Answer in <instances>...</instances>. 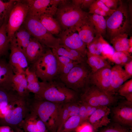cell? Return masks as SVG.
I'll use <instances>...</instances> for the list:
<instances>
[{
	"label": "cell",
	"instance_id": "6da1fadb",
	"mask_svg": "<svg viewBox=\"0 0 132 132\" xmlns=\"http://www.w3.org/2000/svg\"><path fill=\"white\" fill-rule=\"evenodd\" d=\"M40 88L34 99L65 104L77 101L79 94L67 87L58 78L49 82H40Z\"/></svg>",
	"mask_w": 132,
	"mask_h": 132
},
{
	"label": "cell",
	"instance_id": "7a4b0ae2",
	"mask_svg": "<svg viewBox=\"0 0 132 132\" xmlns=\"http://www.w3.org/2000/svg\"><path fill=\"white\" fill-rule=\"evenodd\" d=\"M62 104L34 99L30 107L44 123L49 132H56Z\"/></svg>",
	"mask_w": 132,
	"mask_h": 132
},
{
	"label": "cell",
	"instance_id": "3957f363",
	"mask_svg": "<svg viewBox=\"0 0 132 132\" xmlns=\"http://www.w3.org/2000/svg\"><path fill=\"white\" fill-rule=\"evenodd\" d=\"M91 73L87 62L79 63L66 76L59 79L67 87L80 95L90 85Z\"/></svg>",
	"mask_w": 132,
	"mask_h": 132
},
{
	"label": "cell",
	"instance_id": "277c9868",
	"mask_svg": "<svg viewBox=\"0 0 132 132\" xmlns=\"http://www.w3.org/2000/svg\"><path fill=\"white\" fill-rule=\"evenodd\" d=\"M119 2L117 9L106 20L107 32L110 40L118 35L127 33L131 22L127 5L121 0Z\"/></svg>",
	"mask_w": 132,
	"mask_h": 132
},
{
	"label": "cell",
	"instance_id": "5b68a950",
	"mask_svg": "<svg viewBox=\"0 0 132 132\" xmlns=\"http://www.w3.org/2000/svg\"><path fill=\"white\" fill-rule=\"evenodd\" d=\"M31 65L30 69L42 81L49 82L58 78L57 61L50 48H48L43 55Z\"/></svg>",
	"mask_w": 132,
	"mask_h": 132
},
{
	"label": "cell",
	"instance_id": "8992f818",
	"mask_svg": "<svg viewBox=\"0 0 132 132\" xmlns=\"http://www.w3.org/2000/svg\"><path fill=\"white\" fill-rule=\"evenodd\" d=\"M89 14L67 0H61L55 14L56 20L64 30L74 26Z\"/></svg>",
	"mask_w": 132,
	"mask_h": 132
},
{
	"label": "cell",
	"instance_id": "52a82bcc",
	"mask_svg": "<svg viewBox=\"0 0 132 132\" xmlns=\"http://www.w3.org/2000/svg\"><path fill=\"white\" fill-rule=\"evenodd\" d=\"M22 26L32 36L46 47L55 49L59 45V38L49 32L37 18L27 15Z\"/></svg>",
	"mask_w": 132,
	"mask_h": 132
},
{
	"label": "cell",
	"instance_id": "ba28073f",
	"mask_svg": "<svg viewBox=\"0 0 132 132\" xmlns=\"http://www.w3.org/2000/svg\"><path fill=\"white\" fill-rule=\"evenodd\" d=\"M27 99L16 94L8 104V110L4 118L7 123L15 127V128H19L21 123L30 111V105Z\"/></svg>",
	"mask_w": 132,
	"mask_h": 132
},
{
	"label": "cell",
	"instance_id": "9c48e42d",
	"mask_svg": "<svg viewBox=\"0 0 132 132\" xmlns=\"http://www.w3.org/2000/svg\"><path fill=\"white\" fill-rule=\"evenodd\" d=\"M79 98L88 104L96 107H110L119 101L115 95L104 91L92 84L79 95Z\"/></svg>",
	"mask_w": 132,
	"mask_h": 132
},
{
	"label": "cell",
	"instance_id": "30bf717a",
	"mask_svg": "<svg viewBox=\"0 0 132 132\" xmlns=\"http://www.w3.org/2000/svg\"><path fill=\"white\" fill-rule=\"evenodd\" d=\"M28 10L26 0H15L9 13L7 24V36L10 42L15 32L23 24Z\"/></svg>",
	"mask_w": 132,
	"mask_h": 132
},
{
	"label": "cell",
	"instance_id": "8fae6325",
	"mask_svg": "<svg viewBox=\"0 0 132 132\" xmlns=\"http://www.w3.org/2000/svg\"><path fill=\"white\" fill-rule=\"evenodd\" d=\"M110 109L112 122L132 128V103L126 99L119 101Z\"/></svg>",
	"mask_w": 132,
	"mask_h": 132
},
{
	"label": "cell",
	"instance_id": "7c38bea8",
	"mask_svg": "<svg viewBox=\"0 0 132 132\" xmlns=\"http://www.w3.org/2000/svg\"><path fill=\"white\" fill-rule=\"evenodd\" d=\"M28 6L27 15L39 18L42 15H55L60 0H26Z\"/></svg>",
	"mask_w": 132,
	"mask_h": 132
},
{
	"label": "cell",
	"instance_id": "4fadbf2b",
	"mask_svg": "<svg viewBox=\"0 0 132 132\" xmlns=\"http://www.w3.org/2000/svg\"><path fill=\"white\" fill-rule=\"evenodd\" d=\"M60 44L86 56L87 45L80 37L75 26L61 31L59 34Z\"/></svg>",
	"mask_w": 132,
	"mask_h": 132
},
{
	"label": "cell",
	"instance_id": "5bb4252c",
	"mask_svg": "<svg viewBox=\"0 0 132 132\" xmlns=\"http://www.w3.org/2000/svg\"><path fill=\"white\" fill-rule=\"evenodd\" d=\"M10 53L8 62L14 74L25 73L29 67L26 55L23 51L13 40L10 42Z\"/></svg>",
	"mask_w": 132,
	"mask_h": 132
},
{
	"label": "cell",
	"instance_id": "9a60e30c",
	"mask_svg": "<svg viewBox=\"0 0 132 132\" xmlns=\"http://www.w3.org/2000/svg\"><path fill=\"white\" fill-rule=\"evenodd\" d=\"M19 128L25 132H49L36 114L30 109Z\"/></svg>",
	"mask_w": 132,
	"mask_h": 132
},
{
	"label": "cell",
	"instance_id": "2e32d148",
	"mask_svg": "<svg viewBox=\"0 0 132 132\" xmlns=\"http://www.w3.org/2000/svg\"><path fill=\"white\" fill-rule=\"evenodd\" d=\"M110 113V107H100L88 117L87 121L95 132L100 128L107 126L111 122V119L109 117Z\"/></svg>",
	"mask_w": 132,
	"mask_h": 132
},
{
	"label": "cell",
	"instance_id": "e0dca14e",
	"mask_svg": "<svg viewBox=\"0 0 132 132\" xmlns=\"http://www.w3.org/2000/svg\"><path fill=\"white\" fill-rule=\"evenodd\" d=\"M131 77L122 66L116 65L111 68L110 86L108 92L115 95L120 86Z\"/></svg>",
	"mask_w": 132,
	"mask_h": 132
},
{
	"label": "cell",
	"instance_id": "ac0fdd59",
	"mask_svg": "<svg viewBox=\"0 0 132 132\" xmlns=\"http://www.w3.org/2000/svg\"><path fill=\"white\" fill-rule=\"evenodd\" d=\"M111 67H105L91 73L90 84L108 92L110 86Z\"/></svg>",
	"mask_w": 132,
	"mask_h": 132
},
{
	"label": "cell",
	"instance_id": "d6986e66",
	"mask_svg": "<svg viewBox=\"0 0 132 132\" xmlns=\"http://www.w3.org/2000/svg\"><path fill=\"white\" fill-rule=\"evenodd\" d=\"M88 16L75 26L80 37L86 45L92 42L97 35L96 31L88 19Z\"/></svg>",
	"mask_w": 132,
	"mask_h": 132
},
{
	"label": "cell",
	"instance_id": "ffe728a7",
	"mask_svg": "<svg viewBox=\"0 0 132 132\" xmlns=\"http://www.w3.org/2000/svg\"><path fill=\"white\" fill-rule=\"evenodd\" d=\"M48 48L32 36L25 52L29 64H32L42 56Z\"/></svg>",
	"mask_w": 132,
	"mask_h": 132
},
{
	"label": "cell",
	"instance_id": "44dd1931",
	"mask_svg": "<svg viewBox=\"0 0 132 132\" xmlns=\"http://www.w3.org/2000/svg\"><path fill=\"white\" fill-rule=\"evenodd\" d=\"M14 74L8 62L0 58V88L13 90L12 84Z\"/></svg>",
	"mask_w": 132,
	"mask_h": 132
},
{
	"label": "cell",
	"instance_id": "7402d4cb",
	"mask_svg": "<svg viewBox=\"0 0 132 132\" xmlns=\"http://www.w3.org/2000/svg\"><path fill=\"white\" fill-rule=\"evenodd\" d=\"M53 53L58 55L68 58L72 60L79 63L87 62V56L75 50L59 44L56 48L52 49Z\"/></svg>",
	"mask_w": 132,
	"mask_h": 132
},
{
	"label": "cell",
	"instance_id": "603a6c76",
	"mask_svg": "<svg viewBox=\"0 0 132 132\" xmlns=\"http://www.w3.org/2000/svg\"><path fill=\"white\" fill-rule=\"evenodd\" d=\"M27 82L25 73L14 74L12 79V88L20 96L27 98L29 94L27 88Z\"/></svg>",
	"mask_w": 132,
	"mask_h": 132
},
{
	"label": "cell",
	"instance_id": "cb8c5ba5",
	"mask_svg": "<svg viewBox=\"0 0 132 132\" xmlns=\"http://www.w3.org/2000/svg\"><path fill=\"white\" fill-rule=\"evenodd\" d=\"M32 37L29 32L22 25L15 32L11 40L15 43L25 54L26 49Z\"/></svg>",
	"mask_w": 132,
	"mask_h": 132
},
{
	"label": "cell",
	"instance_id": "d4e9b609",
	"mask_svg": "<svg viewBox=\"0 0 132 132\" xmlns=\"http://www.w3.org/2000/svg\"><path fill=\"white\" fill-rule=\"evenodd\" d=\"M87 63L91 70L94 73L103 68L111 67L109 63L102 56L93 55L87 51Z\"/></svg>",
	"mask_w": 132,
	"mask_h": 132
},
{
	"label": "cell",
	"instance_id": "484cf974",
	"mask_svg": "<svg viewBox=\"0 0 132 132\" xmlns=\"http://www.w3.org/2000/svg\"><path fill=\"white\" fill-rule=\"evenodd\" d=\"M40 22L47 31L52 34H59L61 31V27L53 16L44 14L38 18Z\"/></svg>",
	"mask_w": 132,
	"mask_h": 132
},
{
	"label": "cell",
	"instance_id": "4316f807",
	"mask_svg": "<svg viewBox=\"0 0 132 132\" xmlns=\"http://www.w3.org/2000/svg\"><path fill=\"white\" fill-rule=\"evenodd\" d=\"M8 15H4V19L0 27V58L6 55L10 49V42L8 37L7 31V24Z\"/></svg>",
	"mask_w": 132,
	"mask_h": 132
},
{
	"label": "cell",
	"instance_id": "83f0119b",
	"mask_svg": "<svg viewBox=\"0 0 132 132\" xmlns=\"http://www.w3.org/2000/svg\"><path fill=\"white\" fill-rule=\"evenodd\" d=\"M88 18L96 31L97 35H101L103 37L107 32L106 21L104 17L93 14H89Z\"/></svg>",
	"mask_w": 132,
	"mask_h": 132
},
{
	"label": "cell",
	"instance_id": "f1b7e54d",
	"mask_svg": "<svg viewBox=\"0 0 132 132\" xmlns=\"http://www.w3.org/2000/svg\"><path fill=\"white\" fill-rule=\"evenodd\" d=\"M127 33L118 35L110 40V42L115 51L121 52L130 54L127 52L129 47Z\"/></svg>",
	"mask_w": 132,
	"mask_h": 132
},
{
	"label": "cell",
	"instance_id": "f546056e",
	"mask_svg": "<svg viewBox=\"0 0 132 132\" xmlns=\"http://www.w3.org/2000/svg\"><path fill=\"white\" fill-rule=\"evenodd\" d=\"M27 82V88L30 93L34 94L37 93L40 88V82L35 72L30 69L29 67L25 71Z\"/></svg>",
	"mask_w": 132,
	"mask_h": 132
},
{
	"label": "cell",
	"instance_id": "4dcf8cb0",
	"mask_svg": "<svg viewBox=\"0 0 132 132\" xmlns=\"http://www.w3.org/2000/svg\"><path fill=\"white\" fill-rule=\"evenodd\" d=\"M84 121L78 116L69 117L56 132H75L77 128Z\"/></svg>",
	"mask_w": 132,
	"mask_h": 132
},
{
	"label": "cell",
	"instance_id": "1f68e13d",
	"mask_svg": "<svg viewBox=\"0 0 132 132\" xmlns=\"http://www.w3.org/2000/svg\"><path fill=\"white\" fill-rule=\"evenodd\" d=\"M108 59L116 65L122 66L132 59V57L130 54H127L121 52L115 51Z\"/></svg>",
	"mask_w": 132,
	"mask_h": 132
},
{
	"label": "cell",
	"instance_id": "d6a6232c",
	"mask_svg": "<svg viewBox=\"0 0 132 132\" xmlns=\"http://www.w3.org/2000/svg\"><path fill=\"white\" fill-rule=\"evenodd\" d=\"M99 36L97 35L92 42L87 45L88 52L91 55L102 56V45L99 40Z\"/></svg>",
	"mask_w": 132,
	"mask_h": 132
},
{
	"label": "cell",
	"instance_id": "836d02e7",
	"mask_svg": "<svg viewBox=\"0 0 132 132\" xmlns=\"http://www.w3.org/2000/svg\"><path fill=\"white\" fill-rule=\"evenodd\" d=\"M117 92L126 100L132 103V79L123 83L119 88Z\"/></svg>",
	"mask_w": 132,
	"mask_h": 132
},
{
	"label": "cell",
	"instance_id": "e575fe53",
	"mask_svg": "<svg viewBox=\"0 0 132 132\" xmlns=\"http://www.w3.org/2000/svg\"><path fill=\"white\" fill-rule=\"evenodd\" d=\"M97 132H132V128L111 122L107 126Z\"/></svg>",
	"mask_w": 132,
	"mask_h": 132
},
{
	"label": "cell",
	"instance_id": "d590c367",
	"mask_svg": "<svg viewBox=\"0 0 132 132\" xmlns=\"http://www.w3.org/2000/svg\"><path fill=\"white\" fill-rule=\"evenodd\" d=\"M99 40L102 45L101 55L105 59H108L112 56L115 51L112 46L110 45L100 35Z\"/></svg>",
	"mask_w": 132,
	"mask_h": 132
},
{
	"label": "cell",
	"instance_id": "8d00e7d4",
	"mask_svg": "<svg viewBox=\"0 0 132 132\" xmlns=\"http://www.w3.org/2000/svg\"><path fill=\"white\" fill-rule=\"evenodd\" d=\"M67 103L62 104L57 131L61 127L69 118V110Z\"/></svg>",
	"mask_w": 132,
	"mask_h": 132
},
{
	"label": "cell",
	"instance_id": "74e56055",
	"mask_svg": "<svg viewBox=\"0 0 132 132\" xmlns=\"http://www.w3.org/2000/svg\"><path fill=\"white\" fill-rule=\"evenodd\" d=\"M79 63L73 61L58 69V77L60 79L66 76Z\"/></svg>",
	"mask_w": 132,
	"mask_h": 132
},
{
	"label": "cell",
	"instance_id": "f35d334b",
	"mask_svg": "<svg viewBox=\"0 0 132 132\" xmlns=\"http://www.w3.org/2000/svg\"><path fill=\"white\" fill-rule=\"evenodd\" d=\"M75 132H95L93 127L87 121L84 122L76 129Z\"/></svg>",
	"mask_w": 132,
	"mask_h": 132
},
{
	"label": "cell",
	"instance_id": "ab89813d",
	"mask_svg": "<svg viewBox=\"0 0 132 132\" xmlns=\"http://www.w3.org/2000/svg\"><path fill=\"white\" fill-rule=\"evenodd\" d=\"M94 1V0H72V2L74 4L82 10L89 8Z\"/></svg>",
	"mask_w": 132,
	"mask_h": 132
},
{
	"label": "cell",
	"instance_id": "60d3db41",
	"mask_svg": "<svg viewBox=\"0 0 132 132\" xmlns=\"http://www.w3.org/2000/svg\"><path fill=\"white\" fill-rule=\"evenodd\" d=\"M14 0H10L7 2H4L0 0V13L4 14L10 10L15 1Z\"/></svg>",
	"mask_w": 132,
	"mask_h": 132
},
{
	"label": "cell",
	"instance_id": "b9f144b4",
	"mask_svg": "<svg viewBox=\"0 0 132 132\" xmlns=\"http://www.w3.org/2000/svg\"><path fill=\"white\" fill-rule=\"evenodd\" d=\"M88 13L95 14L103 17L108 16L107 13L102 9L92 3L89 8Z\"/></svg>",
	"mask_w": 132,
	"mask_h": 132
},
{
	"label": "cell",
	"instance_id": "7bdbcfd3",
	"mask_svg": "<svg viewBox=\"0 0 132 132\" xmlns=\"http://www.w3.org/2000/svg\"><path fill=\"white\" fill-rule=\"evenodd\" d=\"M92 3L102 9L109 16H110L115 11L111 10L108 8L100 0H95Z\"/></svg>",
	"mask_w": 132,
	"mask_h": 132
},
{
	"label": "cell",
	"instance_id": "ee69618b",
	"mask_svg": "<svg viewBox=\"0 0 132 132\" xmlns=\"http://www.w3.org/2000/svg\"><path fill=\"white\" fill-rule=\"evenodd\" d=\"M53 53L57 61L58 69L62 66L73 61L66 57L59 56L55 53Z\"/></svg>",
	"mask_w": 132,
	"mask_h": 132
},
{
	"label": "cell",
	"instance_id": "f6af8a7d",
	"mask_svg": "<svg viewBox=\"0 0 132 132\" xmlns=\"http://www.w3.org/2000/svg\"><path fill=\"white\" fill-rule=\"evenodd\" d=\"M108 8L116 10L118 8V5L120 0H100Z\"/></svg>",
	"mask_w": 132,
	"mask_h": 132
},
{
	"label": "cell",
	"instance_id": "bcb514c9",
	"mask_svg": "<svg viewBox=\"0 0 132 132\" xmlns=\"http://www.w3.org/2000/svg\"><path fill=\"white\" fill-rule=\"evenodd\" d=\"M124 66V70L126 73L130 77L132 76V60L125 64Z\"/></svg>",
	"mask_w": 132,
	"mask_h": 132
},
{
	"label": "cell",
	"instance_id": "7dc6e473",
	"mask_svg": "<svg viewBox=\"0 0 132 132\" xmlns=\"http://www.w3.org/2000/svg\"><path fill=\"white\" fill-rule=\"evenodd\" d=\"M84 103H85L86 105L87 111L88 116V118L97 109L100 107H96L91 106L85 102H84Z\"/></svg>",
	"mask_w": 132,
	"mask_h": 132
},
{
	"label": "cell",
	"instance_id": "c3c4849f",
	"mask_svg": "<svg viewBox=\"0 0 132 132\" xmlns=\"http://www.w3.org/2000/svg\"><path fill=\"white\" fill-rule=\"evenodd\" d=\"M0 132H15L11 128L8 126L0 127Z\"/></svg>",
	"mask_w": 132,
	"mask_h": 132
},
{
	"label": "cell",
	"instance_id": "681fc988",
	"mask_svg": "<svg viewBox=\"0 0 132 132\" xmlns=\"http://www.w3.org/2000/svg\"><path fill=\"white\" fill-rule=\"evenodd\" d=\"M4 19V14L0 13V27L3 24Z\"/></svg>",
	"mask_w": 132,
	"mask_h": 132
},
{
	"label": "cell",
	"instance_id": "f907efd6",
	"mask_svg": "<svg viewBox=\"0 0 132 132\" xmlns=\"http://www.w3.org/2000/svg\"><path fill=\"white\" fill-rule=\"evenodd\" d=\"M128 43L129 47H132V37H131L129 39H128Z\"/></svg>",
	"mask_w": 132,
	"mask_h": 132
},
{
	"label": "cell",
	"instance_id": "816d5d0a",
	"mask_svg": "<svg viewBox=\"0 0 132 132\" xmlns=\"http://www.w3.org/2000/svg\"><path fill=\"white\" fill-rule=\"evenodd\" d=\"M15 132H25L22 129L19 128H15Z\"/></svg>",
	"mask_w": 132,
	"mask_h": 132
},
{
	"label": "cell",
	"instance_id": "f5cc1de1",
	"mask_svg": "<svg viewBox=\"0 0 132 132\" xmlns=\"http://www.w3.org/2000/svg\"><path fill=\"white\" fill-rule=\"evenodd\" d=\"M128 52L130 54L132 53V47H129L128 50Z\"/></svg>",
	"mask_w": 132,
	"mask_h": 132
}]
</instances>
